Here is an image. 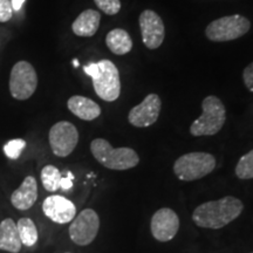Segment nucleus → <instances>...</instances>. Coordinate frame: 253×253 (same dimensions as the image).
<instances>
[{"label": "nucleus", "mask_w": 253, "mask_h": 253, "mask_svg": "<svg viewBox=\"0 0 253 253\" xmlns=\"http://www.w3.org/2000/svg\"><path fill=\"white\" fill-rule=\"evenodd\" d=\"M244 210L243 202L233 196L198 205L192 212V220L203 229L218 230L237 219Z\"/></svg>", "instance_id": "f257e3e1"}, {"label": "nucleus", "mask_w": 253, "mask_h": 253, "mask_svg": "<svg viewBox=\"0 0 253 253\" xmlns=\"http://www.w3.org/2000/svg\"><path fill=\"white\" fill-rule=\"evenodd\" d=\"M84 72L93 80L94 90L101 100L114 102L121 94V79L119 69L110 60H101L84 67Z\"/></svg>", "instance_id": "f03ea898"}, {"label": "nucleus", "mask_w": 253, "mask_h": 253, "mask_svg": "<svg viewBox=\"0 0 253 253\" xmlns=\"http://www.w3.org/2000/svg\"><path fill=\"white\" fill-rule=\"evenodd\" d=\"M90 151L101 166L110 170H129L140 163V157L128 147L114 148L104 138H95L90 143Z\"/></svg>", "instance_id": "7ed1b4c3"}, {"label": "nucleus", "mask_w": 253, "mask_h": 253, "mask_svg": "<svg viewBox=\"0 0 253 253\" xmlns=\"http://www.w3.org/2000/svg\"><path fill=\"white\" fill-rule=\"evenodd\" d=\"M202 114L190 126V134L195 137L216 135L226 121L224 103L214 95H209L202 102Z\"/></svg>", "instance_id": "20e7f679"}, {"label": "nucleus", "mask_w": 253, "mask_h": 253, "mask_svg": "<svg viewBox=\"0 0 253 253\" xmlns=\"http://www.w3.org/2000/svg\"><path fill=\"white\" fill-rule=\"evenodd\" d=\"M216 157L203 151H194L178 157L173 163V172L179 181L192 182L204 178L216 168Z\"/></svg>", "instance_id": "39448f33"}, {"label": "nucleus", "mask_w": 253, "mask_h": 253, "mask_svg": "<svg viewBox=\"0 0 253 253\" xmlns=\"http://www.w3.org/2000/svg\"><path fill=\"white\" fill-rule=\"evenodd\" d=\"M251 28V23L246 17L239 14L218 18L208 25L205 36L213 42H226L239 39Z\"/></svg>", "instance_id": "423d86ee"}, {"label": "nucleus", "mask_w": 253, "mask_h": 253, "mask_svg": "<svg viewBox=\"0 0 253 253\" xmlns=\"http://www.w3.org/2000/svg\"><path fill=\"white\" fill-rule=\"evenodd\" d=\"M9 93L15 100H28L36 93L38 74L36 68L28 61L15 63L9 74Z\"/></svg>", "instance_id": "0eeeda50"}, {"label": "nucleus", "mask_w": 253, "mask_h": 253, "mask_svg": "<svg viewBox=\"0 0 253 253\" xmlns=\"http://www.w3.org/2000/svg\"><path fill=\"white\" fill-rule=\"evenodd\" d=\"M100 229V218L93 209H84L75 216L69 225V238L79 246L91 244L96 238Z\"/></svg>", "instance_id": "6e6552de"}, {"label": "nucleus", "mask_w": 253, "mask_h": 253, "mask_svg": "<svg viewBox=\"0 0 253 253\" xmlns=\"http://www.w3.org/2000/svg\"><path fill=\"white\" fill-rule=\"evenodd\" d=\"M48 141L53 154L58 157H67L74 151L79 142V131L73 123L60 121L50 128Z\"/></svg>", "instance_id": "1a4fd4ad"}, {"label": "nucleus", "mask_w": 253, "mask_h": 253, "mask_svg": "<svg viewBox=\"0 0 253 253\" xmlns=\"http://www.w3.org/2000/svg\"><path fill=\"white\" fill-rule=\"evenodd\" d=\"M138 24L141 28L142 41L144 46L149 49H157L162 46L166 28L162 18L153 9H144L138 18Z\"/></svg>", "instance_id": "9d476101"}, {"label": "nucleus", "mask_w": 253, "mask_h": 253, "mask_svg": "<svg viewBox=\"0 0 253 253\" xmlns=\"http://www.w3.org/2000/svg\"><path fill=\"white\" fill-rule=\"evenodd\" d=\"M179 230V218L170 208H162L154 213L150 221L151 235L158 242L167 243L175 238Z\"/></svg>", "instance_id": "9b49d317"}, {"label": "nucleus", "mask_w": 253, "mask_h": 253, "mask_svg": "<svg viewBox=\"0 0 253 253\" xmlns=\"http://www.w3.org/2000/svg\"><path fill=\"white\" fill-rule=\"evenodd\" d=\"M162 101L157 94L151 93L145 96L140 104L130 109L128 114V121L131 126L137 128H147L153 126L158 120Z\"/></svg>", "instance_id": "f8f14e48"}, {"label": "nucleus", "mask_w": 253, "mask_h": 253, "mask_svg": "<svg viewBox=\"0 0 253 253\" xmlns=\"http://www.w3.org/2000/svg\"><path fill=\"white\" fill-rule=\"evenodd\" d=\"M42 211L47 218L56 224H68L77 216L74 203L59 195L47 197L42 203Z\"/></svg>", "instance_id": "ddd939ff"}, {"label": "nucleus", "mask_w": 253, "mask_h": 253, "mask_svg": "<svg viewBox=\"0 0 253 253\" xmlns=\"http://www.w3.org/2000/svg\"><path fill=\"white\" fill-rule=\"evenodd\" d=\"M38 199V184L33 176H27L21 185L13 191L11 203L18 210L25 211L33 207Z\"/></svg>", "instance_id": "4468645a"}, {"label": "nucleus", "mask_w": 253, "mask_h": 253, "mask_svg": "<svg viewBox=\"0 0 253 253\" xmlns=\"http://www.w3.org/2000/svg\"><path fill=\"white\" fill-rule=\"evenodd\" d=\"M67 107L72 114L84 121H94L101 115V107L95 101L81 95L69 97Z\"/></svg>", "instance_id": "2eb2a0df"}, {"label": "nucleus", "mask_w": 253, "mask_h": 253, "mask_svg": "<svg viewBox=\"0 0 253 253\" xmlns=\"http://www.w3.org/2000/svg\"><path fill=\"white\" fill-rule=\"evenodd\" d=\"M101 14L95 9H86L81 12L72 25L73 33L78 37L90 38L96 34L100 27Z\"/></svg>", "instance_id": "dca6fc26"}, {"label": "nucleus", "mask_w": 253, "mask_h": 253, "mask_svg": "<svg viewBox=\"0 0 253 253\" xmlns=\"http://www.w3.org/2000/svg\"><path fill=\"white\" fill-rule=\"evenodd\" d=\"M21 245L17 223L11 218H6L0 223V250L9 253H19Z\"/></svg>", "instance_id": "f3484780"}, {"label": "nucleus", "mask_w": 253, "mask_h": 253, "mask_svg": "<svg viewBox=\"0 0 253 253\" xmlns=\"http://www.w3.org/2000/svg\"><path fill=\"white\" fill-rule=\"evenodd\" d=\"M106 45L115 55H126L132 49V40L128 32L115 28L107 34Z\"/></svg>", "instance_id": "a211bd4d"}, {"label": "nucleus", "mask_w": 253, "mask_h": 253, "mask_svg": "<svg viewBox=\"0 0 253 253\" xmlns=\"http://www.w3.org/2000/svg\"><path fill=\"white\" fill-rule=\"evenodd\" d=\"M17 226L21 244L25 246H33L34 244H37L39 235H38L36 224L31 218H20L17 223Z\"/></svg>", "instance_id": "6ab92c4d"}, {"label": "nucleus", "mask_w": 253, "mask_h": 253, "mask_svg": "<svg viewBox=\"0 0 253 253\" xmlns=\"http://www.w3.org/2000/svg\"><path fill=\"white\" fill-rule=\"evenodd\" d=\"M41 183L43 188L49 192H55L60 189V181H61V172L54 166H46L41 170Z\"/></svg>", "instance_id": "aec40b11"}, {"label": "nucleus", "mask_w": 253, "mask_h": 253, "mask_svg": "<svg viewBox=\"0 0 253 253\" xmlns=\"http://www.w3.org/2000/svg\"><path fill=\"white\" fill-rule=\"evenodd\" d=\"M236 175L239 179L253 178V149L240 157L236 166Z\"/></svg>", "instance_id": "412c9836"}, {"label": "nucleus", "mask_w": 253, "mask_h": 253, "mask_svg": "<svg viewBox=\"0 0 253 253\" xmlns=\"http://www.w3.org/2000/svg\"><path fill=\"white\" fill-rule=\"evenodd\" d=\"M25 148H26V141L23 138H15V140L8 141L4 145V153L11 160H18Z\"/></svg>", "instance_id": "4be33fe9"}, {"label": "nucleus", "mask_w": 253, "mask_h": 253, "mask_svg": "<svg viewBox=\"0 0 253 253\" xmlns=\"http://www.w3.org/2000/svg\"><path fill=\"white\" fill-rule=\"evenodd\" d=\"M94 2L107 15H115L121 11L120 0H94Z\"/></svg>", "instance_id": "5701e85b"}, {"label": "nucleus", "mask_w": 253, "mask_h": 253, "mask_svg": "<svg viewBox=\"0 0 253 253\" xmlns=\"http://www.w3.org/2000/svg\"><path fill=\"white\" fill-rule=\"evenodd\" d=\"M13 8L9 0H0V23H6L12 18Z\"/></svg>", "instance_id": "b1692460"}, {"label": "nucleus", "mask_w": 253, "mask_h": 253, "mask_svg": "<svg viewBox=\"0 0 253 253\" xmlns=\"http://www.w3.org/2000/svg\"><path fill=\"white\" fill-rule=\"evenodd\" d=\"M243 80H244L246 88L253 93V62L246 66L244 72H243Z\"/></svg>", "instance_id": "393cba45"}, {"label": "nucleus", "mask_w": 253, "mask_h": 253, "mask_svg": "<svg viewBox=\"0 0 253 253\" xmlns=\"http://www.w3.org/2000/svg\"><path fill=\"white\" fill-rule=\"evenodd\" d=\"M73 179H74V175L71 171L67 172V177H61L60 181V189L62 190H69L73 186Z\"/></svg>", "instance_id": "a878e982"}, {"label": "nucleus", "mask_w": 253, "mask_h": 253, "mask_svg": "<svg viewBox=\"0 0 253 253\" xmlns=\"http://www.w3.org/2000/svg\"><path fill=\"white\" fill-rule=\"evenodd\" d=\"M25 2V0H11V4H12V8L14 11H19L21 8V6Z\"/></svg>", "instance_id": "bb28decb"}, {"label": "nucleus", "mask_w": 253, "mask_h": 253, "mask_svg": "<svg viewBox=\"0 0 253 253\" xmlns=\"http://www.w3.org/2000/svg\"><path fill=\"white\" fill-rule=\"evenodd\" d=\"M73 63H74L75 67H78V66H79V61H78V60H74V61H73Z\"/></svg>", "instance_id": "cd10ccee"}, {"label": "nucleus", "mask_w": 253, "mask_h": 253, "mask_svg": "<svg viewBox=\"0 0 253 253\" xmlns=\"http://www.w3.org/2000/svg\"><path fill=\"white\" fill-rule=\"evenodd\" d=\"M252 253H253V252H252Z\"/></svg>", "instance_id": "c85d7f7f"}]
</instances>
